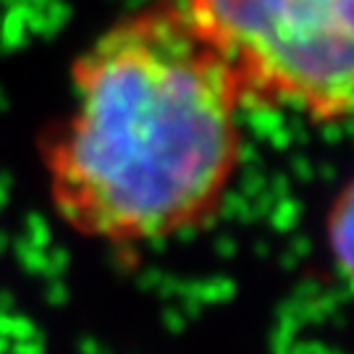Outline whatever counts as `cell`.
<instances>
[{
	"mask_svg": "<svg viewBox=\"0 0 354 354\" xmlns=\"http://www.w3.org/2000/svg\"><path fill=\"white\" fill-rule=\"evenodd\" d=\"M330 250L342 257L344 268L349 266L352 257V205H349V194L344 197V205L339 213H333V223H330Z\"/></svg>",
	"mask_w": 354,
	"mask_h": 354,
	"instance_id": "obj_3",
	"label": "cell"
},
{
	"mask_svg": "<svg viewBox=\"0 0 354 354\" xmlns=\"http://www.w3.org/2000/svg\"><path fill=\"white\" fill-rule=\"evenodd\" d=\"M236 76L178 0H150L71 66V97L45 147L66 221L108 244H152L203 226L241 158Z\"/></svg>",
	"mask_w": 354,
	"mask_h": 354,
	"instance_id": "obj_1",
	"label": "cell"
},
{
	"mask_svg": "<svg viewBox=\"0 0 354 354\" xmlns=\"http://www.w3.org/2000/svg\"><path fill=\"white\" fill-rule=\"evenodd\" d=\"M244 100L344 121L354 95V0H178Z\"/></svg>",
	"mask_w": 354,
	"mask_h": 354,
	"instance_id": "obj_2",
	"label": "cell"
}]
</instances>
